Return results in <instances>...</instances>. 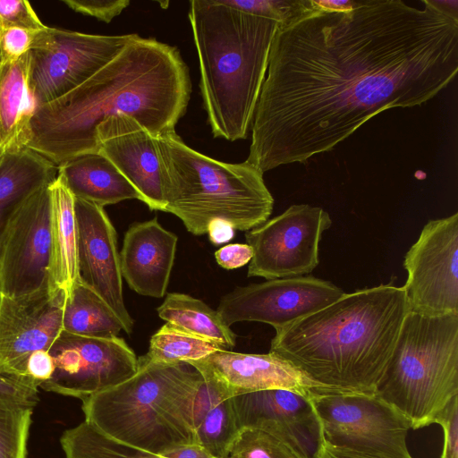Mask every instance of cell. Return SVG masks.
<instances>
[{"label": "cell", "mask_w": 458, "mask_h": 458, "mask_svg": "<svg viewBox=\"0 0 458 458\" xmlns=\"http://www.w3.org/2000/svg\"><path fill=\"white\" fill-rule=\"evenodd\" d=\"M160 318L175 328L211 341L232 351L236 335L219 313L201 300L181 293H170L157 309Z\"/></svg>", "instance_id": "4316f807"}, {"label": "cell", "mask_w": 458, "mask_h": 458, "mask_svg": "<svg viewBox=\"0 0 458 458\" xmlns=\"http://www.w3.org/2000/svg\"><path fill=\"white\" fill-rule=\"evenodd\" d=\"M207 233L215 244L229 242L234 236V228L226 221L216 219L209 223Z\"/></svg>", "instance_id": "60d3db41"}, {"label": "cell", "mask_w": 458, "mask_h": 458, "mask_svg": "<svg viewBox=\"0 0 458 458\" xmlns=\"http://www.w3.org/2000/svg\"><path fill=\"white\" fill-rule=\"evenodd\" d=\"M403 286L409 310L428 317L458 314V213L429 220L406 252Z\"/></svg>", "instance_id": "8fae6325"}, {"label": "cell", "mask_w": 458, "mask_h": 458, "mask_svg": "<svg viewBox=\"0 0 458 458\" xmlns=\"http://www.w3.org/2000/svg\"><path fill=\"white\" fill-rule=\"evenodd\" d=\"M163 168L165 207L194 235L221 219L250 231L265 223L274 199L263 173L246 161H218L187 146L175 131L157 138Z\"/></svg>", "instance_id": "8992f818"}, {"label": "cell", "mask_w": 458, "mask_h": 458, "mask_svg": "<svg viewBox=\"0 0 458 458\" xmlns=\"http://www.w3.org/2000/svg\"><path fill=\"white\" fill-rule=\"evenodd\" d=\"M427 2L448 17L458 21L457 0H427Z\"/></svg>", "instance_id": "7bdbcfd3"}, {"label": "cell", "mask_w": 458, "mask_h": 458, "mask_svg": "<svg viewBox=\"0 0 458 458\" xmlns=\"http://www.w3.org/2000/svg\"><path fill=\"white\" fill-rule=\"evenodd\" d=\"M4 157V154L0 150V164Z\"/></svg>", "instance_id": "ee69618b"}, {"label": "cell", "mask_w": 458, "mask_h": 458, "mask_svg": "<svg viewBox=\"0 0 458 458\" xmlns=\"http://www.w3.org/2000/svg\"><path fill=\"white\" fill-rule=\"evenodd\" d=\"M138 37L136 33L96 35L47 26L30 51L28 87L36 107L78 87Z\"/></svg>", "instance_id": "9c48e42d"}, {"label": "cell", "mask_w": 458, "mask_h": 458, "mask_svg": "<svg viewBox=\"0 0 458 458\" xmlns=\"http://www.w3.org/2000/svg\"><path fill=\"white\" fill-rule=\"evenodd\" d=\"M332 225L319 207L294 204L250 230L245 238L253 255L248 276L267 280L310 274L318 265V245Z\"/></svg>", "instance_id": "30bf717a"}, {"label": "cell", "mask_w": 458, "mask_h": 458, "mask_svg": "<svg viewBox=\"0 0 458 458\" xmlns=\"http://www.w3.org/2000/svg\"><path fill=\"white\" fill-rule=\"evenodd\" d=\"M314 458H379L370 456L359 452L338 447L328 443L323 437L319 442Z\"/></svg>", "instance_id": "ab89813d"}, {"label": "cell", "mask_w": 458, "mask_h": 458, "mask_svg": "<svg viewBox=\"0 0 458 458\" xmlns=\"http://www.w3.org/2000/svg\"><path fill=\"white\" fill-rule=\"evenodd\" d=\"M318 10L329 12L349 11L354 8L358 1L353 0H314Z\"/></svg>", "instance_id": "b9f144b4"}, {"label": "cell", "mask_w": 458, "mask_h": 458, "mask_svg": "<svg viewBox=\"0 0 458 458\" xmlns=\"http://www.w3.org/2000/svg\"><path fill=\"white\" fill-rule=\"evenodd\" d=\"M187 363L229 397L268 389L289 390L308 398L319 392V386L300 369L272 352L216 351Z\"/></svg>", "instance_id": "ac0fdd59"}, {"label": "cell", "mask_w": 458, "mask_h": 458, "mask_svg": "<svg viewBox=\"0 0 458 458\" xmlns=\"http://www.w3.org/2000/svg\"><path fill=\"white\" fill-rule=\"evenodd\" d=\"M226 458H301L277 437L259 428L242 427Z\"/></svg>", "instance_id": "1f68e13d"}, {"label": "cell", "mask_w": 458, "mask_h": 458, "mask_svg": "<svg viewBox=\"0 0 458 458\" xmlns=\"http://www.w3.org/2000/svg\"><path fill=\"white\" fill-rule=\"evenodd\" d=\"M72 10L109 23L129 4V0H64Z\"/></svg>", "instance_id": "d590c367"}, {"label": "cell", "mask_w": 458, "mask_h": 458, "mask_svg": "<svg viewBox=\"0 0 458 458\" xmlns=\"http://www.w3.org/2000/svg\"><path fill=\"white\" fill-rule=\"evenodd\" d=\"M123 326L107 303L80 279L65 296L63 331L92 338L118 337Z\"/></svg>", "instance_id": "83f0119b"}, {"label": "cell", "mask_w": 458, "mask_h": 458, "mask_svg": "<svg viewBox=\"0 0 458 458\" xmlns=\"http://www.w3.org/2000/svg\"><path fill=\"white\" fill-rule=\"evenodd\" d=\"M42 30L22 27L0 29V62L16 61L28 54Z\"/></svg>", "instance_id": "d6a6232c"}, {"label": "cell", "mask_w": 458, "mask_h": 458, "mask_svg": "<svg viewBox=\"0 0 458 458\" xmlns=\"http://www.w3.org/2000/svg\"><path fill=\"white\" fill-rule=\"evenodd\" d=\"M435 423L444 432V445L440 458H458V395L438 414Z\"/></svg>", "instance_id": "8d00e7d4"}, {"label": "cell", "mask_w": 458, "mask_h": 458, "mask_svg": "<svg viewBox=\"0 0 458 458\" xmlns=\"http://www.w3.org/2000/svg\"><path fill=\"white\" fill-rule=\"evenodd\" d=\"M236 10L277 22L287 27L318 12L314 0H223Z\"/></svg>", "instance_id": "4dcf8cb0"}, {"label": "cell", "mask_w": 458, "mask_h": 458, "mask_svg": "<svg viewBox=\"0 0 458 458\" xmlns=\"http://www.w3.org/2000/svg\"><path fill=\"white\" fill-rule=\"evenodd\" d=\"M223 350L227 351L219 344L190 335L165 323L151 336L148 352L142 357L151 362L174 364L197 360Z\"/></svg>", "instance_id": "f1b7e54d"}, {"label": "cell", "mask_w": 458, "mask_h": 458, "mask_svg": "<svg viewBox=\"0 0 458 458\" xmlns=\"http://www.w3.org/2000/svg\"><path fill=\"white\" fill-rule=\"evenodd\" d=\"M60 444L64 458H210L198 445L182 446L165 454L146 452L106 436L86 420L66 429Z\"/></svg>", "instance_id": "484cf974"}, {"label": "cell", "mask_w": 458, "mask_h": 458, "mask_svg": "<svg viewBox=\"0 0 458 458\" xmlns=\"http://www.w3.org/2000/svg\"><path fill=\"white\" fill-rule=\"evenodd\" d=\"M197 444L214 458H226L242 428L233 397L224 394L215 383L202 377L193 407Z\"/></svg>", "instance_id": "d4e9b609"}, {"label": "cell", "mask_w": 458, "mask_h": 458, "mask_svg": "<svg viewBox=\"0 0 458 458\" xmlns=\"http://www.w3.org/2000/svg\"><path fill=\"white\" fill-rule=\"evenodd\" d=\"M49 184L21 204L5 229L0 246L2 295L25 297L48 287L52 231Z\"/></svg>", "instance_id": "4fadbf2b"}, {"label": "cell", "mask_w": 458, "mask_h": 458, "mask_svg": "<svg viewBox=\"0 0 458 458\" xmlns=\"http://www.w3.org/2000/svg\"><path fill=\"white\" fill-rule=\"evenodd\" d=\"M344 293L333 283L311 276L276 278L237 287L221 299L216 311L228 327L256 321L277 330Z\"/></svg>", "instance_id": "5bb4252c"}, {"label": "cell", "mask_w": 458, "mask_h": 458, "mask_svg": "<svg viewBox=\"0 0 458 458\" xmlns=\"http://www.w3.org/2000/svg\"><path fill=\"white\" fill-rule=\"evenodd\" d=\"M252 255V249L247 243L227 244L215 253L217 263L225 269L243 267L250 261Z\"/></svg>", "instance_id": "74e56055"}, {"label": "cell", "mask_w": 458, "mask_h": 458, "mask_svg": "<svg viewBox=\"0 0 458 458\" xmlns=\"http://www.w3.org/2000/svg\"><path fill=\"white\" fill-rule=\"evenodd\" d=\"M377 394L418 429L435 423L458 395V314L409 311Z\"/></svg>", "instance_id": "52a82bcc"}, {"label": "cell", "mask_w": 458, "mask_h": 458, "mask_svg": "<svg viewBox=\"0 0 458 458\" xmlns=\"http://www.w3.org/2000/svg\"><path fill=\"white\" fill-rule=\"evenodd\" d=\"M177 236L153 218L126 231L119 254L122 276L137 293L162 298L174 263Z\"/></svg>", "instance_id": "ffe728a7"}, {"label": "cell", "mask_w": 458, "mask_h": 458, "mask_svg": "<svg viewBox=\"0 0 458 458\" xmlns=\"http://www.w3.org/2000/svg\"><path fill=\"white\" fill-rule=\"evenodd\" d=\"M35 407L0 402V458H27V444Z\"/></svg>", "instance_id": "f546056e"}, {"label": "cell", "mask_w": 458, "mask_h": 458, "mask_svg": "<svg viewBox=\"0 0 458 458\" xmlns=\"http://www.w3.org/2000/svg\"><path fill=\"white\" fill-rule=\"evenodd\" d=\"M48 352L55 370L39 387L81 401L124 382L139 366L135 352L119 336L92 338L62 331Z\"/></svg>", "instance_id": "7c38bea8"}, {"label": "cell", "mask_w": 458, "mask_h": 458, "mask_svg": "<svg viewBox=\"0 0 458 458\" xmlns=\"http://www.w3.org/2000/svg\"><path fill=\"white\" fill-rule=\"evenodd\" d=\"M38 384L30 377L0 374V402H13L35 407Z\"/></svg>", "instance_id": "836d02e7"}, {"label": "cell", "mask_w": 458, "mask_h": 458, "mask_svg": "<svg viewBox=\"0 0 458 458\" xmlns=\"http://www.w3.org/2000/svg\"><path fill=\"white\" fill-rule=\"evenodd\" d=\"M233 403L241 428L266 431L301 458H314L322 430L310 397L268 389L233 396Z\"/></svg>", "instance_id": "e0dca14e"}, {"label": "cell", "mask_w": 458, "mask_h": 458, "mask_svg": "<svg viewBox=\"0 0 458 458\" xmlns=\"http://www.w3.org/2000/svg\"><path fill=\"white\" fill-rule=\"evenodd\" d=\"M55 370L53 357L47 350L33 352L26 365L27 376L35 380L39 386L48 380Z\"/></svg>", "instance_id": "f35d334b"}, {"label": "cell", "mask_w": 458, "mask_h": 458, "mask_svg": "<svg viewBox=\"0 0 458 458\" xmlns=\"http://www.w3.org/2000/svg\"><path fill=\"white\" fill-rule=\"evenodd\" d=\"M422 3L358 1L277 27L245 161L263 174L305 163L379 113L445 89L458 72V21Z\"/></svg>", "instance_id": "6da1fadb"}, {"label": "cell", "mask_w": 458, "mask_h": 458, "mask_svg": "<svg viewBox=\"0 0 458 458\" xmlns=\"http://www.w3.org/2000/svg\"><path fill=\"white\" fill-rule=\"evenodd\" d=\"M57 173L74 198L103 208L125 199L141 200L133 185L99 152L72 157L59 165Z\"/></svg>", "instance_id": "44dd1931"}, {"label": "cell", "mask_w": 458, "mask_h": 458, "mask_svg": "<svg viewBox=\"0 0 458 458\" xmlns=\"http://www.w3.org/2000/svg\"><path fill=\"white\" fill-rule=\"evenodd\" d=\"M78 279L114 310L130 335L133 319L125 307L116 232L103 207L74 198Z\"/></svg>", "instance_id": "2e32d148"}, {"label": "cell", "mask_w": 458, "mask_h": 458, "mask_svg": "<svg viewBox=\"0 0 458 458\" xmlns=\"http://www.w3.org/2000/svg\"><path fill=\"white\" fill-rule=\"evenodd\" d=\"M64 301L49 286L25 297L0 294V374L28 377L30 356L48 351L63 331Z\"/></svg>", "instance_id": "9a60e30c"}, {"label": "cell", "mask_w": 458, "mask_h": 458, "mask_svg": "<svg viewBox=\"0 0 458 458\" xmlns=\"http://www.w3.org/2000/svg\"><path fill=\"white\" fill-rule=\"evenodd\" d=\"M188 16L211 131L230 141L246 139L278 24L223 0H191Z\"/></svg>", "instance_id": "277c9868"}, {"label": "cell", "mask_w": 458, "mask_h": 458, "mask_svg": "<svg viewBox=\"0 0 458 458\" xmlns=\"http://www.w3.org/2000/svg\"><path fill=\"white\" fill-rule=\"evenodd\" d=\"M191 93L179 50L139 36L75 89L36 107L27 148L55 165L99 151L97 129L127 115L157 138L175 131Z\"/></svg>", "instance_id": "7a4b0ae2"}, {"label": "cell", "mask_w": 458, "mask_h": 458, "mask_svg": "<svg viewBox=\"0 0 458 458\" xmlns=\"http://www.w3.org/2000/svg\"><path fill=\"white\" fill-rule=\"evenodd\" d=\"M7 27L42 30L46 25L28 1L0 0V29Z\"/></svg>", "instance_id": "e575fe53"}, {"label": "cell", "mask_w": 458, "mask_h": 458, "mask_svg": "<svg viewBox=\"0 0 458 458\" xmlns=\"http://www.w3.org/2000/svg\"><path fill=\"white\" fill-rule=\"evenodd\" d=\"M310 400L331 445L379 458H412L410 421L377 394L313 393Z\"/></svg>", "instance_id": "ba28073f"}, {"label": "cell", "mask_w": 458, "mask_h": 458, "mask_svg": "<svg viewBox=\"0 0 458 458\" xmlns=\"http://www.w3.org/2000/svg\"><path fill=\"white\" fill-rule=\"evenodd\" d=\"M56 175L57 165L28 148L4 154L0 164V246L14 213Z\"/></svg>", "instance_id": "cb8c5ba5"}, {"label": "cell", "mask_w": 458, "mask_h": 458, "mask_svg": "<svg viewBox=\"0 0 458 458\" xmlns=\"http://www.w3.org/2000/svg\"><path fill=\"white\" fill-rule=\"evenodd\" d=\"M409 311L403 286L356 290L276 330L269 352L300 369L318 393L376 394Z\"/></svg>", "instance_id": "3957f363"}, {"label": "cell", "mask_w": 458, "mask_h": 458, "mask_svg": "<svg viewBox=\"0 0 458 458\" xmlns=\"http://www.w3.org/2000/svg\"><path fill=\"white\" fill-rule=\"evenodd\" d=\"M99 153L133 185L150 210L165 207L157 138L127 115L106 119L97 129Z\"/></svg>", "instance_id": "d6986e66"}, {"label": "cell", "mask_w": 458, "mask_h": 458, "mask_svg": "<svg viewBox=\"0 0 458 458\" xmlns=\"http://www.w3.org/2000/svg\"><path fill=\"white\" fill-rule=\"evenodd\" d=\"M138 362L132 377L82 400L85 420L116 441L156 454L198 445L193 407L201 374L187 362H151L142 356Z\"/></svg>", "instance_id": "5b68a950"}, {"label": "cell", "mask_w": 458, "mask_h": 458, "mask_svg": "<svg viewBox=\"0 0 458 458\" xmlns=\"http://www.w3.org/2000/svg\"><path fill=\"white\" fill-rule=\"evenodd\" d=\"M30 52L13 62H0V150L27 148L36 104L28 87Z\"/></svg>", "instance_id": "7402d4cb"}, {"label": "cell", "mask_w": 458, "mask_h": 458, "mask_svg": "<svg viewBox=\"0 0 458 458\" xmlns=\"http://www.w3.org/2000/svg\"><path fill=\"white\" fill-rule=\"evenodd\" d=\"M49 191L52 231L48 286L66 296L78 278L74 196L58 173L49 184Z\"/></svg>", "instance_id": "603a6c76"}]
</instances>
